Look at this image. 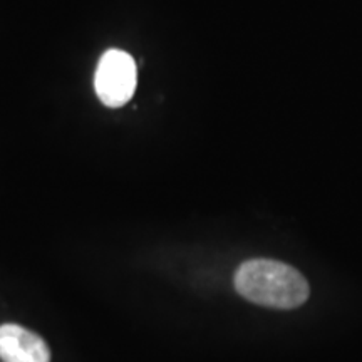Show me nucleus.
Listing matches in <instances>:
<instances>
[{"label":"nucleus","mask_w":362,"mask_h":362,"mask_svg":"<svg viewBox=\"0 0 362 362\" xmlns=\"http://www.w3.org/2000/svg\"><path fill=\"white\" fill-rule=\"evenodd\" d=\"M233 282L243 298L270 309H296L309 298V284L304 275L277 260L243 262L235 272Z\"/></svg>","instance_id":"1"},{"label":"nucleus","mask_w":362,"mask_h":362,"mask_svg":"<svg viewBox=\"0 0 362 362\" xmlns=\"http://www.w3.org/2000/svg\"><path fill=\"white\" fill-rule=\"evenodd\" d=\"M138 83L134 59L119 49H110L99 59L94 89L104 106L121 107L133 98Z\"/></svg>","instance_id":"2"},{"label":"nucleus","mask_w":362,"mask_h":362,"mask_svg":"<svg viewBox=\"0 0 362 362\" xmlns=\"http://www.w3.org/2000/svg\"><path fill=\"white\" fill-rule=\"evenodd\" d=\"M0 359L4 362H51V351L37 334L21 325L0 327Z\"/></svg>","instance_id":"3"}]
</instances>
